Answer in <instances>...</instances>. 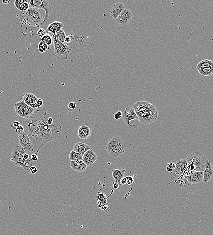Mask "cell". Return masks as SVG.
I'll list each match as a JSON object with an SVG mask.
<instances>
[{"mask_svg":"<svg viewBox=\"0 0 213 235\" xmlns=\"http://www.w3.org/2000/svg\"><path fill=\"white\" fill-rule=\"evenodd\" d=\"M48 114H45L40 121L36 135L31 141L33 152L38 155V152L47 143L60 137L61 126L58 122L54 121L51 125H48L47 120Z\"/></svg>","mask_w":213,"mask_h":235,"instance_id":"cell-1","label":"cell"},{"mask_svg":"<svg viewBox=\"0 0 213 235\" xmlns=\"http://www.w3.org/2000/svg\"><path fill=\"white\" fill-rule=\"evenodd\" d=\"M139 120L143 124H149L156 121L158 113L156 107L148 102L140 101L133 105Z\"/></svg>","mask_w":213,"mask_h":235,"instance_id":"cell-2","label":"cell"},{"mask_svg":"<svg viewBox=\"0 0 213 235\" xmlns=\"http://www.w3.org/2000/svg\"><path fill=\"white\" fill-rule=\"evenodd\" d=\"M187 171L189 174L196 171H204L206 166V157L200 152H195L186 158Z\"/></svg>","mask_w":213,"mask_h":235,"instance_id":"cell-3","label":"cell"},{"mask_svg":"<svg viewBox=\"0 0 213 235\" xmlns=\"http://www.w3.org/2000/svg\"><path fill=\"white\" fill-rule=\"evenodd\" d=\"M26 151L20 145L16 146L14 148L11 153L10 160L14 162L15 165L19 167H22L24 170H29L30 166H35L37 162H33L31 160H25L23 157V154Z\"/></svg>","mask_w":213,"mask_h":235,"instance_id":"cell-4","label":"cell"},{"mask_svg":"<svg viewBox=\"0 0 213 235\" xmlns=\"http://www.w3.org/2000/svg\"><path fill=\"white\" fill-rule=\"evenodd\" d=\"M52 36L53 41L54 48V54L55 58L60 61L67 59L70 53L72 52L71 48L66 44L57 41L55 34H52Z\"/></svg>","mask_w":213,"mask_h":235,"instance_id":"cell-5","label":"cell"},{"mask_svg":"<svg viewBox=\"0 0 213 235\" xmlns=\"http://www.w3.org/2000/svg\"><path fill=\"white\" fill-rule=\"evenodd\" d=\"M29 5V7L36 8L37 9H43L45 11V15L44 16L42 26L44 24H46L48 22L49 14L52 11V7L49 4L48 1L46 0H29L27 1Z\"/></svg>","mask_w":213,"mask_h":235,"instance_id":"cell-6","label":"cell"},{"mask_svg":"<svg viewBox=\"0 0 213 235\" xmlns=\"http://www.w3.org/2000/svg\"><path fill=\"white\" fill-rule=\"evenodd\" d=\"M14 108L16 114L25 119L30 117L35 111V109L26 104L23 100L15 104Z\"/></svg>","mask_w":213,"mask_h":235,"instance_id":"cell-7","label":"cell"},{"mask_svg":"<svg viewBox=\"0 0 213 235\" xmlns=\"http://www.w3.org/2000/svg\"><path fill=\"white\" fill-rule=\"evenodd\" d=\"M25 15L31 23L37 25V27L42 26L43 18V12L41 10L36 8L30 7L26 11Z\"/></svg>","mask_w":213,"mask_h":235,"instance_id":"cell-8","label":"cell"},{"mask_svg":"<svg viewBox=\"0 0 213 235\" xmlns=\"http://www.w3.org/2000/svg\"><path fill=\"white\" fill-rule=\"evenodd\" d=\"M18 138L19 143L20 146L23 147L30 155L32 153H34L31 141L26 133L24 132L21 135H19Z\"/></svg>","mask_w":213,"mask_h":235,"instance_id":"cell-9","label":"cell"},{"mask_svg":"<svg viewBox=\"0 0 213 235\" xmlns=\"http://www.w3.org/2000/svg\"><path fill=\"white\" fill-rule=\"evenodd\" d=\"M133 14L129 10L125 8L116 19V22L119 25H125L131 21Z\"/></svg>","mask_w":213,"mask_h":235,"instance_id":"cell-10","label":"cell"},{"mask_svg":"<svg viewBox=\"0 0 213 235\" xmlns=\"http://www.w3.org/2000/svg\"><path fill=\"white\" fill-rule=\"evenodd\" d=\"M38 98L34 94L29 92H25L22 97V100L27 105L30 106L33 109H39L37 103L38 101Z\"/></svg>","mask_w":213,"mask_h":235,"instance_id":"cell-11","label":"cell"},{"mask_svg":"<svg viewBox=\"0 0 213 235\" xmlns=\"http://www.w3.org/2000/svg\"><path fill=\"white\" fill-rule=\"evenodd\" d=\"M92 133V128L87 123H83L80 125L78 130V136L82 139H86L90 138Z\"/></svg>","mask_w":213,"mask_h":235,"instance_id":"cell-12","label":"cell"},{"mask_svg":"<svg viewBox=\"0 0 213 235\" xmlns=\"http://www.w3.org/2000/svg\"><path fill=\"white\" fill-rule=\"evenodd\" d=\"M128 108L127 107L125 108V110L124 112L122 114L123 118L124 123L126 125H128V126H136V125H133V124H130L129 122L131 120H134V119L139 120V118H138L137 114L135 113V112L134 111V109L133 108H131L129 110V111L127 112Z\"/></svg>","mask_w":213,"mask_h":235,"instance_id":"cell-13","label":"cell"},{"mask_svg":"<svg viewBox=\"0 0 213 235\" xmlns=\"http://www.w3.org/2000/svg\"><path fill=\"white\" fill-rule=\"evenodd\" d=\"M97 160L96 153L91 149L89 150L83 155L82 161L87 166L93 165Z\"/></svg>","mask_w":213,"mask_h":235,"instance_id":"cell-14","label":"cell"},{"mask_svg":"<svg viewBox=\"0 0 213 235\" xmlns=\"http://www.w3.org/2000/svg\"><path fill=\"white\" fill-rule=\"evenodd\" d=\"M175 169L174 171V176L176 175H182L187 171V165L186 159L179 160L176 161Z\"/></svg>","mask_w":213,"mask_h":235,"instance_id":"cell-15","label":"cell"},{"mask_svg":"<svg viewBox=\"0 0 213 235\" xmlns=\"http://www.w3.org/2000/svg\"><path fill=\"white\" fill-rule=\"evenodd\" d=\"M204 172V178L203 182L204 184H206L212 179L213 176V166L212 163L210 160H207L206 166Z\"/></svg>","mask_w":213,"mask_h":235,"instance_id":"cell-16","label":"cell"},{"mask_svg":"<svg viewBox=\"0 0 213 235\" xmlns=\"http://www.w3.org/2000/svg\"><path fill=\"white\" fill-rule=\"evenodd\" d=\"M204 178L203 171L192 172L187 176V180L191 184H197L203 182Z\"/></svg>","mask_w":213,"mask_h":235,"instance_id":"cell-17","label":"cell"},{"mask_svg":"<svg viewBox=\"0 0 213 235\" xmlns=\"http://www.w3.org/2000/svg\"><path fill=\"white\" fill-rule=\"evenodd\" d=\"M125 9V6L121 2L114 4L111 8L110 15L113 19H115L120 15L122 11Z\"/></svg>","mask_w":213,"mask_h":235,"instance_id":"cell-18","label":"cell"},{"mask_svg":"<svg viewBox=\"0 0 213 235\" xmlns=\"http://www.w3.org/2000/svg\"><path fill=\"white\" fill-rule=\"evenodd\" d=\"M125 148V143L123 139L117 146L108 152L109 154L114 158L120 157L124 153Z\"/></svg>","mask_w":213,"mask_h":235,"instance_id":"cell-19","label":"cell"},{"mask_svg":"<svg viewBox=\"0 0 213 235\" xmlns=\"http://www.w3.org/2000/svg\"><path fill=\"white\" fill-rule=\"evenodd\" d=\"M122 140L123 139L117 136L110 139L106 145V149L107 152L108 153L117 146Z\"/></svg>","mask_w":213,"mask_h":235,"instance_id":"cell-20","label":"cell"},{"mask_svg":"<svg viewBox=\"0 0 213 235\" xmlns=\"http://www.w3.org/2000/svg\"><path fill=\"white\" fill-rule=\"evenodd\" d=\"M90 149H91V147L88 145L81 143V142H78L76 143L73 147V151L79 153L82 156L87 151Z\"/></svg>","mask_w":213,"mask_h":235,"instance_id":"cell-21","label":"cell"},{"mask_svg":"<svg viewBox=\"0 0 213 235\" xmlns=\"http://www.w3.org/2000/svg\"><path fill=\"white\" fill-rule=\"evenodd\" d=\"M70 166L74 170L78 172H84L86 170L87 166L82 160L70 161Z\"/></svg>","mask_w":213,"mask_h":235,"instance_id":"cell-22","label":"cell"},{"mask_svg":"<svg viewBox=\"0 0 213 235\" xmlns=\"http://www.w3.org/2000/svg\"><path fill=\"white\" fill-rule=\"evenodd\" d=\"M64 24L59 21H55L49 25L46 31L47 34H48L49 32H52V34H55L58 32L63 27Z\"/></svg>","mask_w":213,"mask_h":235,"instance_id":"cell-23","label":"cell"},{"mask_svg":"<svg viewBox=\"0 0 213 235\" xmlns=\"http://www.w3.org/2000/svg\"><path fill=\"white\" fill-rule=\"evenodd\" d=\"M125 169L123 170H119V169H116V170H112V176L114 179V183H117L121 187L120 181L124 176L125 172Z\"/></svg>","mask_w":213,"mask_h":235,"instance_id":"cell-24","label":"cell"},{"mask_svg":"<svg viewBox=\"0 0 213 235\" xmlns=\"http://www.w3.org/2000/svg\"><path fill=\"white\" fill-rule=\"evenodd\" d=\"M213 66V62L212 61L210 60L205 59L201 61L196 66V67L197 70H200V69H203L206 67H211Z\"/></svg>","mask_w":213,"mask_h":235,"instance_id":"cell-25","label":"cell"},{"mask_svg":"<svg viewBox=\"0 0 213 235\" xmlns=\"http://www.w3.org/2000/svg\"><path fill=\"white\" fill-rule=\"evenodd\" d=\"M69 159L70 161H77L82 160L83 156L79 153L72 150L70 152L69 154Z\"/></svg>","mask_w":213,"mask_h":235,"instance_id":"cell-26","label":"cell"},{"mask_svg":"<svg viewBox=\"0 0 213 235\" xmlns=\"http://www.w3.org/2000/svg\"><path fill=\"white\" fill-rule=\"evenodd\" d=\"M55 35L57 41L61 43H64L65 40L66 38V35L65 32L63 29H61L58 32H57Z\"/></svg>","mask_w":213,"mask_h":235,"instance_id":"cell-27","label":"cell"},{"mask_svg":"<svg viewBox=\"0 0 213 235\" xmlns=\"http://www.w3.org/2000/svg\"><path fill=\"white\" fill-rule=\"evenodd\" d=\"M198 71L202 76H211L213 74V66L203 68V69L198 70Z\"/></svg>","mask_w":213,"mask_h":235,"instance_id":"cell-28","label":"cell"},{"mask_svg":"<svg viewBox=\"0 0 213 235\" xmlns=\"http://www.w3.org/2000/svg\"><path fill=\"white\" fill-rule=\"evenodd\" d=\"M41 41L47 45L49 46L52 45L53 42L52 38L51 37V35H49L48 34H47V35H44L43 37L41 38Z\"/></svg>","mask_w":213,"mask_h":235,"instance_id":"cell-29","label":"cell"},{"mask_svg":"<svg viewBox=\"0 0 213 235\" xmlns=\"http://www.w3.org/2000/svg\"><path fill=\"white\" fill-rule=\"evenodd\" d=\"M38 49L40 52L43 53L47 51L48 50H51V49L49 46L40 41L38 45Z\"/></svg>","mask_w":213,"mask_h":235,"instance_id":"cell-30","label":"cell"},{"mask_svg":"<svg viewBox=\"0 0 213 235\" xmlns=\"http://www.w3.org/2000/svg\"><path fill=\"white\" fill-rule=\"evenodd\" d=\"M175 165L174 163L171 162V163H169L167 164L166 170L168 172L172 173L174 172L175 169Z\"/></svg>","mask_w":213,"mask_h":235,"instance_id":"cell-31","label":"cell"},{"mask_svg":"<svg viewBox=\"0 0 213 235\" xmlns=\"http://www.w3.org/2000/svg\"><path fill=\"white\" fill-rule=\"evenodd\" d=\"M26 1H25V0H16L14 2V5L17 9L20 10L22 4L25 2Z\"/></svg>","mask_w":213,"mask_h":235,"instance_id":"cell-32","label":"cell"},{"mask_svg":"<svg viewBox=\"0 0 213 235\" xmlns=\"http://www.w3.org/2000/svg\"><path fill=\"white\" fill-rule=\"evenodd\" d=\"M76 107V104L74 102H71L69 103L67 106V110L70 112L73 111Z\"/></svg>","mask_w":213,"mask_h":235,"instance_id":"cell-33","label":"cell"},{"mask_svg":"<svg viewBox=\"0 0 213 235\" xmlns=\"http://www.w3.org/2000/svg\"><path fill=\"white\" fill-rule=\"evenodd\" d=\"M29 5L28 4V3L26 1L25 2L22 4V5L20 6V10L21 11H25L29 8Z\"/></svg>","mask_w":213,"mask_h":235,"instance_id":"cell-34","label":"cell"},{"mask_svg":"<svg viewBox=\"0 0 213 235\" xmlns=\"http://www.w3.org/2000/svg\"><path fill=\"white\" fill-rule=\"evenodd\" d=\"M15 130L16 134L19 135H21V134H23L24 132V128H23V126L21 124L19 125L18 127L16 128Z\"/></svg>","mask_w":213,"mask_h":235,"instance_id":"cell-35","label":"cell"},{"mask_svg":"<svg viewBox=\"0 0 213 235\" xmlns=\"http://www.w3.org/2000/svg\"><path fill=\"white\" fill-rule=\"evenodd\" d=\"M29 171H30V173L32 175H35L38 172V169L36 166H30L29 169Z\"/></svg>","mask_w":213,"mask_h":235,"instance_id":"cell-36","label":"cell"},{"mask_svg":"<svg viewBox=\"0 0 213 235\" xmlns=\"http://www.w3.org/2000/svg\"><path fill=\"white\" fill-rule=\"evenodd\" d=\"M45 35H46V31H45V29H38L37 31V35L39 36V37L42 38Z\"/></svg>","mask_w":213,"mask_h":235,"instance_id":"cell-37","label":"cell"},{"mask_svg":"<svg viewBox=\"0 0 213 235\" xmlns=\"http://www.w3.org/2000/svg\"><path fill=\"white\" fill-rule=\"evenodd\" d=\"M122 113L121 111H118L114 114V118L115 120H118L122 117Z\"/></svg>","mask_w":213,"mask_h":235,"instance_id":"cell-38","label":"cell"},{"mask_svg":"<svg viewBox=\"0 0 213 235\" xmlns=\"http://www.w3.org/2000/svg\"><path fill=\"white\" fill-rule=\"evenodd\" d=\"M30 158L31 161H33V162H37L38 159V155L35 154V153H32L30 155Z\"/></svg>","mask_w":213,"mask_h":235,"instance_id":"cell-39","label":"cell"},{"mask_svg":"<svg viewBox=\"0 0 213 235\" xmlns=\"http://www.w3.org/2000/svg\"><path fill=\"white\" fill-rule=\"evenodd\" d=\"M125 178L127 179V184L128 185H131L134 182V179H133V177L131 176H127L125 177Z\"/></svg>","mask_w":213,"mask_h":235,"instance_id":"cell-40","label":"cell"},{"mask_svg":"<svg viewBox=\"0 0 213 235\" xmlns=\"http://www.w3.org/2000/svg\"><path fill=\"white\" fill-rule=\"evenodd\" d=\"M97 199L99 200H101V199H102L103 201L104 200V199H107L106 198V196L103 193H99L98 194Z\"/></svg>","mask_w":213,"mask_h":235,"instance_id":"cell-41","label":"cell"},{"mask_svg":"<svg viewBox=\"0 0 213 235\" xmlns=\"http://www.w3.org/2000/svg\"><path fill=\"white\" fill-rule=\"evenodd\" d=\"M113 189H114V190H120V189H121V187L118 184L114 183V182L113 183Z\"/></svg>","mask_w":213,"mask_h":235,"instance_id":"cell-42","label":"cell"},{"mask_svg":"<svg viewBox=\"0 0 213 235\" xmlns=\"http://www.w3.org/2000/svg\"><path fill=\"white\" fill-rule=\"evenodd\" d=\"M127 179L125 177H123L120 181V183L121 185H125L127 184Z\"/></svg>","mask_w":213,"mask_h":235,"instance_id":"cell-43","label":"cell"},{"mask_svg":"<svg viewBox=\"0 0 213 235\" xmlns=\"http://www.w3.org/2000/svg\"><path fill=\"white\" fill-rule=\"evenodd\" d=\"M54 120L52 118H48V120H47V123H48V125H51L53 123Z\"/></svg>","mask_w":213,"mask_h":235,"instance_id":"cell-44","label":"cell"},{"mask_svg":"<svg viewBox=\"0 0 213 235\" xmlns=\"http://www.w3.org/2000/svg\"><path fill=\"white\" fill-rule=\"evenodd\" d=\"M71 42V39H70V36L66 38L65 40L64 41V43H66V44H69Z\"/></svg>","mask_w":213,"mask_h":235,"instance_id":"cell-45","label":"cell"},{"mask_svg":"<svg viewBox=\"0 0 213 235\" xmlns=\"http://www.w3.org/2000/svg\"><path fill=\"white\" fill-rule=\"evenodd\" d=\"M12 124L14 126H15V127L16 128L17 127H18L19 125H20V122H18V121H14V122H13Z\"/></svg>","mask_w":213,"mask_h":235,"instance_id":"cell-46","label":"cell"},{"mask_svg":"<svg viewBox=\"0 0 213 235\" xmlns=\"http://www.w3.org/2000/svg\"><path fill=\"white\" fill-rule=\"evenodd\" d=\"M10 2V1H7V0H2V2L3 4H8V3L9 2Z\"/></svg>","mask_w":213,"mask_h":235,"instance_id":"cell-47","label":"cell"},{"mask_svg":"<svg viewBox=\"0 0 213 235\" xmlns=\"http://www.w3.org/2000/svg\"><path fill=\"white\" fill-rule=\"evenodd\" d=\"M2 201H1V200H0V210H1V207H2Z\"/></svg>","mask_w":213,"mask_h":235,"instance_id":"cell-48","label":"cell"}]
</instances>
